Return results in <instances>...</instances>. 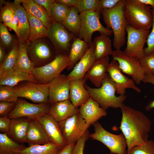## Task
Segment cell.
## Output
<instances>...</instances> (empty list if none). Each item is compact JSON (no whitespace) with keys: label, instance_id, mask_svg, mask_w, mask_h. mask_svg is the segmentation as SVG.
<instances>
[{"label":"cell","instance_id":"cell-1","mask_svg":"<svg viewBox=\"0 0 154 154\" xmlns=\"http://www.w3.org/2000/svg\"><path fill=\"white\" fill-rule=\"evenodd\" d=\"M120 109L122 117L119 128L126 139L127 152L148 140L151 122L140 111L125 104Z\"/></svg>","mask_w":154,"mask_h":154},{"label":"cell","instance_id":"cell-2","mask_svg":"<svg viewBox=\"0 0 154 154\" xmlns=\"http://www.w3.org/2000/svg\"><path fill=\"white\" fill-rule=\"evenodd\" d=\"M125 2V0H120L113 8L101 11L106 28L113 32V45L116 50H120L124 44L126 28L129 25L124 12Z\"/></svg>","mask_w":154,"mask_h":154},{"label":"cell","instance_id":"cell-3","mask_svg":"<svg viewBox=\"0 0 154 154\" xmlns=\"http://www.w3.org/2000/svg\"><path fill=\"white\" fill-rule=\"evenodd\" d=\"M85 87L90 96L105 110L110 108H120L124 104L126 95L116 96L115 84L108 73L100 87L92 88L85 83Z\"/></svg>","mask_w":154,"mask_h":154},{"label":"cell","instance_id":"cell-4","mask_svg":"<svg viewBox=\"0 0 154 154\" xmlns=\"http://www.w3.org/2000/svg\"><path fill=\"white\" fill-rule=\"evenodd\" d=\"M151 8L139 0H125L124 12L129 24L137 29L149 30L153 23Z\"/></svg>","mask_w":154,"mask_h":154},{"label":"cell","instance_id":"cell-5","mask_svg":"<svg viewBox=\"0 0 154 154\" xmlns=\"http://www.w3.org/2000/svg\"><path fill=\"white\" fill-rule=\"evenodd\" d=\"M46 38L26 42L28 56L35 67L48 63L58 54L54 47H52Z\"/></svg>","mask_w":154,"mask_h":154},{"label":"cell","instance_id":"cell-6","mask_svg":"<svg viewBox=\"0 0 154 154\" xmlns=\"http://www.w3.org/2000/svg\"><path fill=\"white\" fill-rule=\"evenodd\" d=\"M101 12L98 11L90 10L80 13L81 20L78 36L90 46L93 41L92 36L94 32H99L101 34L111 36L113 32L104 27L101 23L100 17Z\"/></svg>","mask_w":154,"mask_h":154},{"label":"cell","instance_id":"cell-7","mask_svg":"<svg viewBox=\"0 0 154 154\" xmlns=\"http://www.w3.org/2000/svg\"><path fill=\"white\" fill-rule=\"evenodd\" d=\"M69 64L68 55L58 54L48 63L41 67H35L32 75L38 83L48 84L60 75Z\"/></svg>","mask_w":154,"mask_h":154},{"label":"cell","instance_id":"cell-8","mask_svg":"<svg viewBox=\"0 0 154 154\" xmlns=\"http://www.w3.org/2000/svg\"><path fill=\"white\" fill-rule=\"evenodd\" d=\"M94 132L90 134L92 139L100 142L109 149L110 152L116 154H126L127 143L122 133L116 135L106 130L97 121L94 125Z\"/></svg>","mask_w":154,"mask_h":154},{"label":"cell","instance_id":"cell-9","mask_svg":"<svg viewBox=\"0 0 154 154\" xmlns=\"http://www.w3.org/2000/svg\"><path fill=\"white\" fill-rule=\"evenodd\" d=\"M58 123L67 145L76 143L90 126L86 123L79 112Z\"/></svg>","mask_w":154,"mask_h":154},{"label":"cell","instance_id":"cell-10","mask_svg":"<svg viewBox=\"0 0 154 154\" xmlns=\"http://www.w3.org/2000/svg\"><path fill=\"white\" fill-rule=\"evenodd\" d=\"M112 55L113 59L118 63L122 72L130 76L137 85L143 82L145 74L140 60L128 55L121 50L113 51Z\"/></svg>","mask_w":154,"mask_h":154},{"label":"cell","instance_id":"cell-11","mask_svg":"<svg viewBox=\"0 0 154 154\" xmlns=\"http://www.w3.org/2000/svg\"><path fill=\"white\" fill-rule=\"evenodd\" d=\"M126 31L127 41L124 52L129 56L141 60L145 55L144 47L149 33V30L137 29L128 25Z\"/></svg>","mask_w":154,"mask_h":154},{"label":"cell","instance_id":"cell-12","mask_svg":"<svg viewBox=\"0 0 154 154\" xmlns=\"http://www.w3.org/2000/svg\"><path fill=\"white\" fill-rule=\"evenodd\" d=\"M47 38L54 46L58 54H66V52H70L75 38L73 34L69 33L61 23L53 21L48 29Z\"/></svg>","mask_w":154,"mask_h":154},{"label":"cell","instance_id":"cell-13","mask_svg":"<svg viewBox=\"0 0 154 154\" xmlns=\"http://www.w3.org/2000/svg\"><path fill=\"white\" fill-rule=\"evenodd\" d=\"M49 107L47 103L34 104L18 100L7 116L11 119L20 118L37 119L43 115L48 114Z\"/></svg>","mask_w":154,"mask_h":154},{"label":"cell","instance_id":"cell-14","mask_svg":"<svg viewBox=\"0 0 154 154\" xmlns=\"http://www.w3.org/2000/svg\"><path fill=\"white\" fill-rule=\"evenodd\" d=\"M14 87L19 97L25 98L38 104L48 102V84L25 81Z\"/></svg>","mask_w":154,"mask_h":154},{"label":"cell","instance_id":"cell-15","mask_svg":"<svg viewBox=\"0 0 154 154\" xmlns=\"http://www.w3.org/2000/svg\"><path fill=\"white\" fill-rule=\"evenodd\" d=\"M108 73L115 84L117 94L125 95L127 88L132 89L138 93L141 92L140 89L136 86L134 80L122 74L116 61L113 59L110 63Z\"/></svg>","mask_w":154,"mask_h":154},{"label":"cell","instance_id":"cell-16","mask_svg":"<svg viewBox=\"0 0 154 154\" xmlns=\"http://www.w3.org/2000/svg\"><path fill=\"white\" fill-rule=\"evenodd\" d=\"M70 81L67 76L60 74L48 84V102L50 104L70 99Z\"/></svg>","mask_w":154,"mask_h":154},{"label":"cell","instance_id":"cell-17","mask_svg":"<svg viewBox=\"0 0 154 154\" xmlns=\"http://www.w3.org/2000/svg\"><path fill=\"white\" fill-rule=\"evenodd\" d=\"M16 15L19 24L18 40L20 43H26L30 33V27L27 12L21 4L20 0H15L13 2L3 1Z\"/></svg>","mask_w":154,"mask_h":154},{"label":"cell","instance_id":"cell-18","mask_svg":"<svg viewBox=\"0 0 154 154\" xmlns=\"http://www.w3.org/2000/svg\"><path fill=\"white\" fill-rule=\"evenodd\" d=\"M37 119L43 126L52 142L62 149L67 145L62 136L58 122L49 114L43 115Z\"/></svg>","mask_w":154,"mask_h":154},{"label":"cell","instance_id":"cell-19","mask_svg":"<svg viewBox=\"0 0 154 154\" xmlns=\"http://www.w3.org/2000/svg\"><path fill=\"white\" fill-rule=\"evenodd\" d=\"M95 46L93 42L82 58L75 65L67 75L70 81L81 80L96 61L94 55Z\"/></svg>","mask_w":154,"mask_h":154},{"label":"cell","instance_id":"cell-20","mask_svg":"<svg viewBox=\"0 0 154 154\" xmlns=\"http://www.w3.org/2000/svg\"><path fill=\"white\" fill-rule=\"evenodd\" d=\"M79 107V112L86 123L90 126L107 115L106 110L101 108L90 96Z\"/></svg>","mask_w":154,"mask_h":154},{"label":"cell","instance_id":"cell-21","mask_svg":"<svg viewBox=\"0 0 154 154\" xmlns=\"http://www.w3.org/2000/svg\"><path fill=\"white\" fill-rule=\"evenodd\" d=\"M109 60L108 56L96 60L84 79L89 80L96 87H100L108 73Z\"/></svg>","mask_w":154,"mask_h":154},{"label":"cell","instance_id":"cell-22","mask_svg":"<svg viewBox=\"0 0 154 154\" xmlns=\"http://www.w3.org/2000/svg\"><path fill=\"white\" fill-rule=\"evenodd\" d=\"M48 114L59 122L79 112L70 99L50 104Z\"/></svg>","mask_w":154,"mask_h":154},{"label":"cell","instance_id":"cell-23","mask_svg":"<svg viewBox=\"0 0 154 154\" xmlns=\"http://www.w3.org/2000/svg\"><path fill=\"white\" fill-rule=\"evenodd\" d=\"M26 143L30 145H42L52 142L43 126L37 119H31L28 129Z\"/></svg>","mask_w":154,"mask_h":154},{"label":"cell","instance_id":"cell-24","mask_svg":"<svg viewBox=\"0 0 154 154\" xmlns=\"http://www.w3.org/2000/svg\"><path fill=\"white\" fill-rule=\"evenodd\" d=\"M31 119L27 118L11 119L9 129L7 133L8 136L20 143H26L27 131Z\"/></svg>","mask_w":154,"mask_h":154},{"label":"cell","instance_id":"cell-25","mask_svg":"<svg viewBox=\"0 0 154 154\" xmlns=\"http://www.w3.org/2000/svg\"><path fill=\"white\" fill-rule=\"evenodd\" d=\"M86 80H71L70 83L69 98L76 108L80 106L89 99L90 96L85 88Z\"/></svg>","mask_w":154,"mask_h":154},{"label":"cell","instance_id":"cell-26","mask_svg":"<svg viewBox=\"0 0 154 154\" xmlns=\"http://www.w3.org/2000/svg\"><path fill=\"white\" fill-rule=\"evenodd\" d=\"M24 81L38 83L32 75L16 68L7 72L0 77V85L13 87Z\"/></svg>","mask_w":154,"mask_h":154},{"label":"cell","instance_id":"cell-27","mask_svg":"<svg viewBox=\"0 0 154 154\" xmlns=\"http://www.w3.org/2000/svg\"><path fill=\"white\" fill-rule=\"evenodd\" d=\"M26 11L39 20L48 29L52 20L46 10L34 0H20Z\"/></svg>","mask_w":154,"mask_h":154},{"label":"cell","instance_id":"cell-28","mask_svg":"<svg viewBox=\"0 0 154 154\" xmlns=\"http://www.w3.org/2000/svg\"><path fill=\"white\" fill-rule=\"evenodd\" d=\"M90 45L79 37L74 38L68 55L69 64L67 69L72 70L84 56Z\"/></svg>","mask_w":154,"mask_h":154},{"label":"cell","instance_id":"cell-29","mask_svg":"<svg viewBox=\"0 0 154 154\" xmlns=\"http://www.w3.org/2000/svg\"><path fill=\"white\" fill-rule=\"evenodd\" d=\"M93 42L95 46L94 53L96 60L112 54V42L109 36L100 34L94 38Z\"/></svg>","mask_w":154,"mask_h":154},{"label":"cell","instance_id":"cell-30","mask_svg":"<svg viewBox=\"0 0 154 154\" xmlns=\"http://www.w3.org/2000/svg\"><path fill=\"white\" fill-rule=\"evenodd\" d=\"M27 14L29 25L30 33L26 42L47 37L48 29L41 21L27 12Z\"/></svg>","mask_w":154,"mask_h":154},{"label":"cell","instance_id":"cell-31","mask_svg":"<svg viewBox=\"0 0 154 154\" xmlns=\"http://www.w3.org/2000/svg\"><path fill=\"white\" fill-rule=\"evenodd\" d=\"M62 149L52 142L42 145H32L26 147L19 154H58Z\"/></svg>","mask_w":154,"mask_h":154},{"label":"cell","instance_id":"cell-32","mask_svg":"<svg viewBox=\"0 0 154 154\" xmlns=\"http://www.w3.org/2000/svg\"><path fill=\"white\" fill-rule=\"evenodd\" d=\"M26 147L12 139L7 134L0 133V154H19Z\"/></svg>","mask_w":154,"mask_h":154},{"label":"cell","instance_id":"cell-33","mask_svg":"<svg viewBox=\"0 0 154 154\" xmlns=\"http://www.w3.org/2000/svg\"><path fill=\"white\" fill-rule=\"evenodd\" d=\"M79 12L77 7H70V12L65 20L61 23L72 33L78 35L80 29L81 20Z\"/></svg>","mask_w":154,"mask_h":154},{"label":"cell","instance_id":"cell-34","mask_svg":"<svg viewBox=\"0 0 154 154\" xmlns=\"http://www.w3.org/2000/svg\"><path fill=\"white\" fill-rule=\"evenodd\" d=\"M34 68L28 56L26 43H19L18 57L15 68L22 70L32 75Z\"/></svg>","mask_w":154,"mask_h":154},{"label":"cell","instance_id":"cell-35","mask_svg":"<svg viewBox=\"0 0 154 154\" xmlns=\"http://www.w3.org/2000/svg\"><path fill=\"white\" fill-rule=\"evenodd\" d=\"M19 46V42L18 40L9 52L4 62L0 65V77L15 68L18 57Z\"/></svg>","mask_w":154,"mask_h":154},{"label":"cell","instance_id":"cell-36","mask_svg":"<svg viewBox=\"0 0 154 154\" xmlns=\"http://www.w3.org/2000/svg\"><path fill=\"white\" fill-rule=\"evenodd\" d=\"M70 11V7L55 1L51 8V18L53 21L61 23L66 18Z\"/></svg>","mask_w":154,"mask_h":154},{"label":"cell","instance_id":"cell-37","mask_svg":"<svg viewBox=\"0 0 154 154\" xmlns=\"http://www.w3.org/2000/svg\"><path fill=\"white\" fill-rule=\"evenodd\" d=\"M19 97L14 87L0 85V101L16 103Z\"/></svg>","mask_w":154,"mask_h":154},{"label":"cell","instance_id":"cell-38","mask_svg":"<svg viewBox=\"0 0 154 154\" xmlns=\"http://www.w3.org/2000/svg\"><path fill=\"white\" fill-rule=\"evenodd\" d=\"M0 44L5 49L10 50L17 41L14 40L12 35L9 32L7 27L2 23H0Z\"/></svg>","mask_w":154,"mask_h":154},{"label":"cell","instance_id":"cell-39","mask_svg":"<svg viewBox=\"0 0 154 154\" xmlns=\"http://www.w3.org/2000/svg\"><path fill=\"white\" fill-rule=\"evenodd\" d=\"M76 7L80 13L90 10L101 12L102 9L99 0H78Z\"/></svg>","mask_w":154,"mask_h":154},{"label":"cell","instance_id":"cell-40","mask_svg":"<svg viewBox=\"0 0 154 154\" xmlns=\"http://www.w3.org/2000/svg\"><path fill=\"white\" fill-rule=\"evenodd\" d=\"M126 154H154V141L148 140L144 144L133 147Z\"/></svg>","mask_w":154,"mask_h":154},{"label":"cell","instance_id":"cell-41","mask_svg":"<svg viewBox=\"0 0 154 154\" xmlns=\"http://www.w3.org/2000/svg\"><path fill=\"white\" fill-rule=\"evenodd\" d=\"M140 61L145 75L148 74L154 75V52L145 55Z\"/></svg>","mask_w":154,"mask_h":154},{"label":"cell","instance_id":"cell-42","mask_svg":"<svg viewBox=\"0 0 154 154\" xmlns=\"http://www.w3.org/2000/svg\"><path fill=\"white\" fill-rule=\"evenodd\" d=\"M1 7L0 12V21L5 25L7 27L11 22L13 18V12L11 9L7 5Z\"/></svg>","mask_w":154,"mask_h":154},{"label":"cell","instance_id":"cell-43","mask_svg":"<svg viewBox=\"0 0 154 154\" xmlns=\"http://www.w3.org/2000/svg\"><path fill=\"white\" fill-rule=\"evenodd\" d=\"M89 131L87 130L75 145L71 154H84L85 143L90 137Z\"/></svg>","mask_w":154,"mask_h":154},{"label":"cell","instance_id":"cell-44","mask_svg":"<svg viewBox=\"0 0 154 154\" xmlns=\"http://www.w3.org/2000/svg\"><path fill=\"white\" fill-rule=\"evenodd\" d=\"M153 16L152 29L147 37L146 42L147 46L144 48L145 55H147L154 52V9H151Z\"/></svg>","mask_w":154,"mask_h":154},{"label":"cell","instance_id":"cell-45","mask_svg":"<svg viewBox=\"0 0 154 154\" xmlns=\"http://www.w3.org/2000/svg\"><path fill=\"white\" fill-rule=\"evenodd\" d=\"M16 103L0 101V117L7 116L15 107Z\"/></svg>","mask_w":154,"mask_h":154},{"label":"cell","instance_id":"cell-46","mask_svg":"<svg viewBox=\"0 0 154 154\" xmlns=\"http://www.w3.org/2000/svg\"><path fill=\"white\" fill-rule=\"evenodd\" d=\"M11 119L7 116L0 117V133L7 134L9 132Z\"/></svg>","mask_w":154,"mask_h":154},{"label":"cell","instance_id":"cell-47","mask_svg":"<svg viewBox=\"0 0 154 154\" xmlns=\"http://www.w3.org/2000/svg\"><path fill=\"white\" fill-rule=\"evenodd\" d=\"M37 3L42 7L51 18V8L52 4L55 2L54 0H34Z\"/></svg>","mask_w":154,"mask_h":154},{"label":"cell","instance_id":"cell-48","mask_svg":"<svg viewBox=\"0 0 154 154\" xmlns=\"http://www.w3.org/2000/svg\"><path fill=\"white\" fill-rule=\"evenodd\" d=\"M143 82L144 83H150L154 85V75L152 74L145 75ZM153 108H154V100L149 102L145 107V109L146 110L149 111Z\"/></svg>","mask_w":154,"mask_h":154},{"label":"cell","instance_id":"cell-49","mask_svg":"<svg viewBox=\"0 0 154 154\" xmlns=\"http://www.w3.org/2000/svg\"><path fill=\"white\" fill-rule=\"evenodd\" d=\"M120 0H100L102 9H110L115 6Z\"/></svg>","mask_w":154,"mask_h":154},{"label":"cell","instance_id":"cell-50","mask_svg":"<svg viewBox=\"0 0 154 154\" xmlns=\"http://www.w3.org/2000/svg\"><path fill=\"white\" fill-rule=\"evenodd\" d=\"M13 12V19L8 27L13 30L18 37L19 35V22L16 15Z\"/></svg>","mask_w":154,"mask_h":154},{"label":"cell","instance_id":"cell-51","mask_svg":"<svg viewBox=\"0 0 154 154\" xmlns=\"http://www.w3.org/2000/svg\"><path fill=\"white\" fill-rule=\"evenodd\" d=\"M55 1L56 2L62 4L70 7H76L78 2V0H56Z\"/></svg>","mask_w":154,"mask_h":154},{"label":"cell","instance_id":"cell-52","mask_svg":"<svg viewBox=\"0 0 154 154\" xmlns=\"http://www.w3.org/2000/svg\"><path fill=\"white\" fill-rule=\"evenodd\" d=\"M76 143H71L67 145L58 154H71L73 149Z\"/></svg>","mask_w":154,"mask_h":154},{"label":"cell","instance_id":"cell-53","mask_svg":"<svg viewBox=\"0 0 154 154\" xmlns=\"http://www.w3.org/2000/svg\"><path fill=\"white\" fill-rule=\"evenodd\" d=\"M7 54L4 47L2 45L0 44V65L4 62Z\"/></svg>","mask_w":154,"mask_h":154},{"label":"cell","instance_id":"cell-54","mask_svg":"<svg viewBox=\"0 0 154 154\" xmlns=\"http://www.w3.org/2000/svg\"><path fill=\"white\" fill-rule=\"evenodd\" d=\"M139 1L143 4L151 6L152 9H154V0H139Z\"/></svg>","mask_w":154,"mask_h":154},{"label":"cell","instance_id":"cell-55","mask_svg":"<svg viewBox=\"0 0 154 154\" xmlns=\"http://www.w3.org/2000/svg\"><path fill=\"white\" fill-rule=\"evenodd\" d=\"M115 154V153H106V154Z\"/></svg>","mask_w":154,"mask_h":154}]
</instances>
